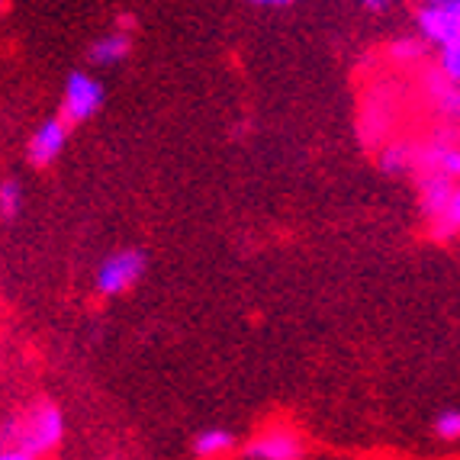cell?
<instances>
[{"label":"cell","instance_id":"obj_1","mask_svg":"<svg viewBox=\"0 0 460 460\" xmlns=\"http://www.w3.org/2000/svg\"><path fill=\"white\" fill-rule=\"evenodd\" d=\"M65 438V415L62 409L49 402V399H39L32 402L26 412L10 415L0 422V447H23L32 457H46L55 447L62 445Z\"/></svg>","mask_w":460,"mask_h":460},{"label":"cell","instance_id":"obj_2","mask_svg":"<svg viewBox=\"0 0 460 460\" xmlns=\"http://www.w3.org/2000/svg\"><path fill=\"white\" fill-rule=\"evenodd\" d=\"M148 268V258L142 248H119V252L107 254L100 261L97 274H93V287L100 296H123L142 280Z\"/></svg>","mask_w":460,"mask_h":460},{"label":"cell","instance_id":"obj_3","mask_svg":"<svg viewBox=\"0 0 460 460\" xmlns=\"http://www.w3.org/2000/svg\"><path fill=\"white\" fill-rule=\"evenodd\" d=\"M415 30L429 46H445L460 36V0H419Z\"/></svg>","mask_w":460,"mask_h":460},{"label":"cell","instance_id":"obj_4","mask_svg":"<svg viewBox=\"0 0 460 460\" xmlns=\"http://www.w3.org/2000/svg\"><path fill=\"white\" fill-rule=\"evenodd\" d=\"M103 107V84L87 71H71L62 93V119L68 126L87 123Z\"/></svg>","mask_w":460,"mask_h":460},{"label":"cell","instance_id":"obj_5","mask_svg":"<svg viewBox=\"0 0 460 460\" xmlns=\"http://www.w3.org/2000/svg\"><path fill=\"white\" fill-rule=\"evenodd\" d=\"M306 445L290 425H270L245 445L248 460H303Z\"/></svg>","mask_w":460,"mask_h":460},{"label":"cell","instance_id":"obj_6","mask_svg":"<svg viewBox=\"0 0 460 460\" xmlns=\"http://www.w3.org/2000/svg\"><path fill=\"white\" fill-rule=\"evenodd\" d=\"M422 91L429 107L435 110V116L445 126H460V84L447 81L438 68L425 71L422 77Z\"/></svg>","mask_w":460,"mask_h":460},{"label":"cell","instance_id":"obj_7","mask_svg":"<svg viewBox=\"0 0 460 460\" xmlns=\"http://www.w3.org/2000/svg\"><path fill=\"white\" fill-rule=\"evenodd\" d=\"M65 142H68V123L62 116H49L39 123V129L30 138V162L36 168H49L65 152Z\"/></svg>","mask_w":460,"mask_h":460},{"label":"cell","instance_id":"obj_8","mask_svg":"<svg viewBox=\"0 0 460 460\" xmlns=\"http://www.w3.org/2000/svg\"><path fill=\"white\" fill-rule=\"evenodd\" d=\"M454 187H457V177L441 174V171H425V174H419V207H422L425 226L435 223L438 216L445 213V207L454 197Z\"/></svg>","mask_w":460,"mask_h":460},{"label":"cell","instance_id":"obj_9","mask_svg":"<svg viewBox=\"0 0 460 460\" xmlns=\"http://www.w3.org/2000/svg\"><path fill=\"white\" fill-rule=\"evenodd\" d=\"M132 52V36L126 30H113L107 36H100L97 42L91 46V62L97 68H116L123 65Z\"/></svg>","mask_w":460,"mask_h":460},{"label":"cell","instance_id":"obj_10","mask_svg":"<svg viewBox=\"0 0 460 460\" xmlns=\"http://www.w3.org/2000/svg\"><path fill=\"white\" fill-rule=\"evenodd\" d=\"M235 447V435L229 429H203L193 438V457L199 460H216Z\"/></svg>","mask_w":460,"mask_h":460},{"label":"cell","instance_id":"obj_11","mask_svg":"<svg viewBox=\"0 0 460 460\" xmlns=\"http://www.w3.org/2000/svg\"><path fill=\"white\" fill-rule=\"evenodd\" d=\"M376 164H380V171L396 177L415 171V142H390V146H384Z\"/></svg>","mask_w":460,"mask_h":460},{"label":"cell","instance_id":"obj_12","mask_svg":"<svg viewBox=\"0 0 460 460\" xmlns=\"http://www.w3.org/2000/svg\"><path fill=\"white\" fill-rule=\"evenodd\" d=\"M429 235L431 238H454L460 235V181L454 187L451 203L445 207V213L438 216L435 223H429Z\"/></svg>","mask_w":460,"mask_h":460},{"label":"cell","instance_id":"obj_13","mask_svg":"<svg viewBox=\"0 0 460 460\" xmlns=\"http://www.w3.org/2000/svg\"><path fill=\"white\" fill-rule=\"evenodd\" d=\"M431 435L445 445H457L460 441V406H447L431 419Z\"/></svg>","mask_w":460,"mask_h":460},{"label":"cell","instance_id":"obj_14","mask_svg":"<svg viewBox=\"0 0 460 460\" xmlns=\"http://www.w3.org/2000/svg\"><path fill=\"white\" fill-rule=\"evenodd\" d=\"M435 68L441 71V75H445L447 81L460 84V36H454L451 42H445V46H438V62H435Z\"/></svg>","mask_w":460,"mask_h":460},{"label":"cell","instance_id":"obj_15","mask_svg":"<svg viewBox=\"0 0 460 460\" xmlns=\"http://www.w3.org/2000/svg\"><path fill=\"white\" fill-rule=\"evenodd\" d=\"M20 209H23V187H20V181H13V177L0 181V216L4 219H16Z\"/></svg>","mask_w":460,"mask_h":460},{"label":"cell","instance_id":"obj_16","mask_svg":"<svg viewBox=\"0 0 460 460\" xmlns=\"http://www.w3.org/2000/svg\"><path fill=\"white\" fill-rule=\"evenodd\" d=\"M425 49H429V42H425L422 36L419 39H396V42H393L390 46V55L393 58H396V62H419V58H422L425 55Z\"/></svg>","mask_w":460,"mask_h":460},{"label":"cell","instance_id":"obj_17","mask_svg":"<svg viewBox=\"0 0 460 460\" xmlns=\"http://www.w3.org/2000/svg\"><path fill=\"white\" fill-rule=\"evenodd\" d=\"M0 460H36L30 451H23V447H0Z\"/></svg>","mask_w":460,"mask_h":460},{"label":"cell","instance_id":"obj_18","mask_svg":"<svg viewBox=\"0 0 460 460\" xmlns=\"http://www.w3.org/2000/svg\"><path fill=\"white\" fill-rule=\"evenodd\" d=\"M254 7H290L296 0H252Z\"/></svg>","mask_w":460,"mask_h":460},{"label":"cell","instance_id":"obj_19","mask_svg":"<svg viewBox=\"0 0 460 460\" xmlns=\"http://www.w3.org/2000/svg\"><path fill=\"white\" fill-rule=\"evenodd\" d=\"M361 4H364V7H370V10H384L390 0H361Z\"/></svg>","mask_w":460,"mask_h":460},{"label":"cell","instance_id":"obj_20","mask_svg":"<svg viewBox=\"0 0 460 460\" xmlns=\"http://www.w3.org/2000/svg\"><path fill=\"white\" fill-rule=\"evenodd\" d=\"M4 7H7V0H0V13H4Z\"/></svg>","mask_w":460,"mask_h":460}]
</instances>
